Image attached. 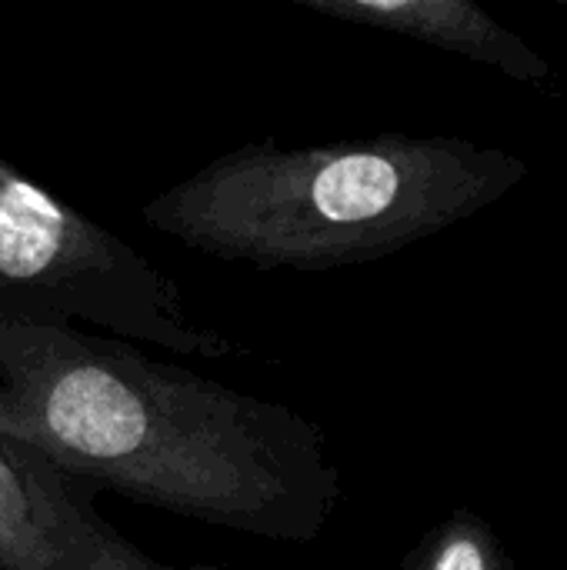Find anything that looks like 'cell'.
<instances>
[{
	"instance_id": "6da1fadb",
	"label": "cell",
	"mask_w": 567,
	"mask_h": 570,
	"mask_svg": "<svg viewBox=\"0 0 567 570\" xmlns=\"http://www.w3.org/2000/svg\"><path fill=\"white\" fill-rule=\"evenodd\" d=\"M0 434L97 491L281 544L317 541L341 501L317 421L60 324L0 321Z\"/></svg>"
},
{
	"instance_id": "7a4b0ae2",
	"label": "cell",
	"mask_w": 567,
	"mask_h": 570,
	"mask_svg": "<svg viewBox=\"0 0 567 570\" xmlns=\"http://www.w3.org/2000/svg\"><path fill=\"white\" fill-rule=\"evenodd\" d=\"M525 180L521 157L448 134H374L317 147L254 140L160 190L140 217L204 257L317 274L421 244Z\"/></svg>"
},
{
	"instance_id": "3957f363",
	"label": "cell",
	"mask_w": 567,
	"mask_h": 570,
	"mask_svg": "<svg viewBox=\"0 0 567 570\" xmlns=\"http://www.w3.org/2000/svg\"><path fill=\"white\" fill-rule=\"evenodd\" d=\"M0 321L94 324L117 341L224 361L247 347L197 324L180 287L134 244L94 224L0 157Z\"/></svg>"
},
{
	"instance_id": "277c9868",
	"label": "cell",
	"mask_w": 567,
	"mask_h": 570,
	"mask_svg": "<svg viewBox=\"0 0 567 570\" xmlns=\"http://www.w3.org/2000/svg\"><path fill=\"white\" fill-rule=\"evenodd\" d=\"M97 494L0 434V570H77L104 521Z\"/></svg>"
},
{
	"instance_id": "5b68a950",
	"label": "cell",
	"mask_w": 567,
	"mask_h": 570,
	"mask_svg": "<svg viewBox=\"0 0 567 570\" xmlns=\"http://www.w3.org/2000/svg\"><path fill=\"white\" fill-rule=\"evenodd\" d=\"M301 10L354 27L398 33L444 53L495 67L518 83H545L551 63L471 0H291Z\"/></svg>"
},
{
	"instance_id": "8992f818",
	"label": "cell",
	"mask_w": 567,
	"mask_h": 570,
	"mask_svg": "<svg viewBox=\"0 0 567 570\" xmlns=\"http://www.w3.org/2000/svg\"><path fill=\"white\" fill-rule=\"evenodd\" d=\"M401 570H518L498 531L475 511L444 514L404 554Z\"/></svg>"
},
{
	"instance_id": "52a82bcc",
	"label": "cell",
	"mask_w": 567,
	"mask_h": 570,
	"mask_svg": "<svg viewBox=\"0 0 567 570\" xmlns=\"http://www.w3.org/2000/svg\"><path fill=\"white\" fill-rule=\"evenodd\" d=\"M77 570H221L217 564H170L147 551H140L134 541H127L114 524L100 521L77 561Z\"/></svg>"
},
{
	"instance_id": "ba28073f",
	"label": "cell",
	"mask_w": 567,
	"mask_h": 570,
	"mask_svg": "<svg viewBox=\"0 0 567 570\" xmlns=\"http://www.w3.org/2000/svg\"><path fill=\"white\" fill-rule=\"evenodd\" d=\"M561 10H565V13H567V0H565V3H561Z\"/></svg>"
}]
</instances>
